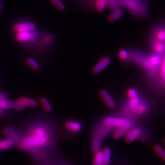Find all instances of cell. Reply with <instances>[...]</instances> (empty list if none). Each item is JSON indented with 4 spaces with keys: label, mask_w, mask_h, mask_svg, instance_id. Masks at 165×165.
<instances>
[{
    "label": "cell",
    "mask_w": 165,
    "mask_h": 165,
    "mask_svg": "<svg viewBox=\"0 0 165 165\" xmlns=\"http://www.w3.org/2000/svg\"><path fill=\"white\" fill-rule=\"evenodd\" d=\"M25 63L28 66L34 71H39L41 69L40 64L37 61L31 57H28L25 59Z\"/></svg>",
    "instance_id": "obj_12"
},
{
    "label": "cell",
    "mask_w": 165,
    "mask_h": 165,
    "mask_svg": "<svg viewBox=\"0 0 165 165\" xmlns=\"http://www.w3.org/2000/svg\"><path fill=\"white\" fill-rule=\"evenodd\" d=\"M118 56H119V58L125 61V60H126L128 58V52L125 50H121L119 52Z\"/></svg>",
    "instance_id": "obj_29"
},
{
    "label": "cell",
    "mask_w": 165,
    "mask_h": 165,
    "mask_svg": "<svg viewBox=\"0 0 165 165\" xmlns=\"http://www.w3.org/2000/svg\"><path fill=\"white\" fill-rule=\"evenodd\" d=\"M56 42V37L51 32L42 31L41 34L36 43L28 50L34 53L45 55L50 52L54 47Z\"/></svg>",
    "instance_id": "obj_1"
},
{
    "label": "cell",
    "mask_w": 165,
    "mask_h": 165,
    "mask_svg": "<svg viewBox=\"0 0 165 165\" xmlns=\"http://www.w3.org/2000/svg\"><path fill=\"white\" fill-rule=\"evenodd\" d=\"M102 153L98 151L95 153V155L93 159V165H102Z\"/></svg>",
    "instance_id": "obj_20"
},
{
    "label": "cell",
    "mask_w": 165,
    "mask_h": 165,
    "mask_svg": "<svg viewBox=\"0 0 165 165\" xmlns=\"http://www.w3.org/2000/svg\"><path fill=\"white\" fill-rule=\"evenodd\" d=\"M139 103H140V100L138 98V97H137L135 98L130 99L128 103V106L131 110H135L139 105Z\"/></svg>",
    "instance_id": "obj_23"
},
{
    "label": "cell",
    "mask_w": 165,
    "mask_h": 165,
    "mask_svg": "<svg viewBox=\"0 0 165 165\" xmlns=\"http://www.w3.org/2000/svg\"><path fill=\"white\" fill-rule=\"evenodd\" d=\"M111 63V59L109 57H105L102 58L92 69V72L94 74H98L103 70L108 67Z\"/></svg>",
    "instance_id": "obj_9"
},
{
    "label": "cell",
    "mask_w": 165,
    "mask_h": 165,
    "mask_svg": "<svg viewBox=\"0 0 165 165\" xmlns=\"http://www.w3.org/2000/svg\"><path fill=\"white\" fill-rule=\"evenodd\" d=\"M40 103L42 107L47 112H51L53 110L52 106L50 102L46 97H41L40 98Z\"/></svg>",
    "instance_id": "obj_16"
},
{
    "label": "cell",
    "mask_w": 165,
    "mask_h": 165,
    "mask_svg": "<svg viewBox=\"0 0 165 165\" xmlns=\"http://www.w3.org/2000/svg\"><path fill=\"white\" fill-rule=\"evenodd\" d=\"M15 146L14 142L10 139H6L4 140H0V151L10 149Z\"/></svg>",
    "instance_id": "obj_17"
},
{
    "label": "cell",
    "mask_w": 165,
    "mask_h": 165,
    "mask_svg": "<svg viewBox=\"0 0 165 165\" xmlns=\"http://www.w3.org/2000/svg\"><path fill=\"white\" fill-rule=\"evenodd\" d=\"M106 7V0H96V9L98 12H102Z\"/></svg>",
    "instance_id": "obj_21"
},
{
    "label": "cell",
    "mask_w": 165,
    "mask_h": 165,
    "mask_svg": "<svg viewBox=\"0 0 165 165\" xmlns=\"http://www.w3.org/2000/svg\"><path fill=\"white\" fill-rule=\"evenodd\" d=\"M157 38L160 41H165V29H160L157 32Z\"/></svg>",
    "instance_id": "obj_27"
},
{
    "label": "cell",
    "mask_w": 165,
    "mask_h": 165,
    "mask_svg": "<svg viewBox=\"0 0 165 165\" xmlns=\"http://www.w3.org/2000/svg\"><path fill=\"white\" fill-rule=\"evenodd\" d=\"M142 133V130L140 128H133L130 129L125 135V139L127 143H132L135 141Z\"/></svg>",
    "instance_id": "obj_7"
},
{
    "label": "cell",
    "mask_w": 165,
    "mask_h": 165,
    "mask_svg": "<svg viewBox=\"0 0 165 165\" xmlns=\"http://www.w3.org/2000/svg\"><path fill=\"white\" fill-rule=\"evenodd\" d=\"M165 45L163 42H157L154 45V50L157 53H162L165 50Z\"/></svg>",
    "instance_id": "obj_25"
},
{
    "label": "cell",
    "mask_w": 165,
    "mask_h": 165,
    "mask_svg": "<svg viewBox=\"0 0 165 165\" xmlns=\"http://www.w3.org/2000/svg\"><path fill=\"white\" fill-rule=\"evenodd\" d=\"M14 32L30 31L36 29L38 28L34 22L27 18H21L13 23L12 26Z\"/></svg>",
    "instance_id": "obj_5"
},
{
    "label": "cell",
    "mask_w": 165,
    "mask_h": 165,
    "mask_svg": "<svg viewBox=\"0 0 165 165\" xmlns=\"http://www.w3.org/2000/svg\"><path fill=\"white\" fill-rule=\"evenodd\" d=\"M42 31L37 28L34 31L14 32V39L18 44L28 49L38 41Z\"/></svg>",
    "instance_id": "obj_2"
},
{
    "label": "cell",
    "mask_w": 165,
    "mask_h": 165,
    "mask_svg": "<svg viewBox=\"0 0 165 165\" xmlns=\"http://www.w3.org/2000/svg\"><path fill=\"white\" fill-rule=\"evenodd\" d=\"M124 12L122 10H121L120 8L113 11V12L110 14L108 17V20L109 22H114L120 18H121L123 16Z\"/></svg>",
    "instance_id": "obj_14"
},
{
    "label": "cell",
    "mask_w": 165,
    "mask_h": 165,
    "mask_svg": "<svg viewBox=\"0 0 165 165\" xmlns=\"http://www.w3.org/2000/svg\"><path fill=\"white\" fill-rule=\"evenodd\" d=\"M146 109H147L146 107L144 104L140 103L139 105L134 110L138 114H144L146 112Z\"/></svg>",
    "instance_id": "obj_26"
},
{
    "label": "cell",
    "mask_w": 165,
    "mask_h": 165,
    "mask_svg": "<svg viewBox=\"0 0 165 165\" xmlns=\"http://www.w3.org/2000/svg\"><path fill=\"white\" fill-rule=\"evenodd\" d=\"M64 128L72 133H79L82 130V125L80 122L75 120H68L64 123Z\"/></svg>",
    "instance_id": "obj_6"
},
{
    "label": "cell",
    "mask_w": 165,
    "mask_h": 165,
    "mask_svg": "<svg viewBox=\"0 0 165 165\" xmlns=\"http://www.w3.org/2000/svg\"><path fill=\"white\" fill-rule=\"evenodd\" d=\"M161 58L158 55H153L149 58V63L151 68L157 67L160 63Z\"/></svg>",
    "instance_id": "obj_19"
},
{
    "label": "cell",
    "mask_w": 165,
    "mask_h": 165,
    "mask_svg": "<svg viewBox=\"0 0 165 165\" xmlns=\"http://www.w3.org/2000/svg\"><path fill=\"white\" fill-rule=\"evenodd\" d=\"M163 78H164V79H165V77H163Z\"/></svg>",
    "instance_id": "obj_32"
},
{
    "label": "cell",
    "mask_w": 165,
    "mask_h": 165,
    "mask_svg": "<svg viewBox=\"0 0 165 165\" xmlns=\"http://www.w3.org/2000/svg\"><path fill=\"white\" fill-rule=\"evenodd\" d=\"M160 75L162 78H163L165 76V56L162 62V66H161V70H160Z\"/></svg>",
    "instance_id": "obj_30"
},
{
    "label": "cell",
    "mask_w": 165,
    "mask_h": 165,
    "mask_svg": "<svg viewBox=\"0 0 165 165\" xmlns=\"http://www.w3.org/2000/svg\"><path fill=\"white\" fill-rule=\"evenodd\" d=\"M50 2L59 11H64L66 8L65 4L61 0H49Z\"/></svg>",
    "instance_id": "obj_22"
},
{
    "label": "cell",
    "mask_w": 165,
    "mask_h": 165,
    "mask_svg": "<svg viewBox=\"0 0 165 165\" xmlns=\"http://www.w3.org/2000/svg\"><path fill=\"white\" fill-rule=\"evenodd\" d=\"M153 149L155 153L165 162V150L160 145L156 144L153 147Z\"/></svg>",
    "instance_id": "obj_18"
},
{
    "label": "cell",
    "mask_w": 165,
    "mask_h": 165,
    "mask_svg": "<svg viewBox=\"0 0 165 165\" xmlns=\"http://www.w3.org/2000/svg\"><path fill=\"white\" fill-rule=\"evenodd\" d=\"M100 96L109 108L113 109L116 107V103L113 100L112 98L111 97L110 94L107 90L102 89L100 91Z\"/></svg>",
    "instance_id": "obj_10"
},
{
    "label": "cell",
    "mask_w": 165,
    "mask_h": 165,
    "mask_svg": "<svg viewBox=\"0 0 165 165\" xmlns=\"http://www.w3.org/2000/svg\"><path fill=\"white\" fill-rule=\"evenodd\" d=\"M102 139L101 138L98 137L96 134L94 135L92 139V144H91V150L94 153L100 151L101 146H102Z\"/></svg>",
    "instance_id": "obj_11"
},
{
    "label": "cell",
    "mask_w": 165,
    "mask_h": 165,
    "mask_svg": "<svg viewBox=\"0 0 165 165\" xmlns=\"http://www.w3.org/2000/svg\"><path fill=\"white\" fill-rule=\"evenodd\" d=\"M2 134L6 139L12 141L15 145H18L23 137L22 130L18 129L12 125H6L2 128Z\"/></svg>",
    "instance_id": "obj_3"
},
{
    "label": "cell",
    "mask_w": 165,
    "mask_h": 165,
    "mask_svg": "<svg viewBox=\"0 0 165 165\" xmlns=\"http://www.w3.org/2000/svg\"><path fill=\"white\" fill-rule=\"evenodd\" d=\"M17 102H18L22 105L25 107H31L36 108L38 105V103L34 99L26 96H21L18 97L17 100Z\"/></svg>",
    "instance_id": "obj_8"
},
{
    "label": "cell",
    "mask_w": 165,
    "mask_h": 165,
    "mask_svg": "<svg viewBox=\"0 0 165 165\" xmlns=\"http://www.w3.org/2000/svg\"><path fill=\"white\" fill-rule=\"evenodd\" d=\"M116 128V129L115 130L112 135V137L115 139H119L123 137L130 130L129 128H123V127H119V128Z\"/></svg>",
    "instance_id": "obj_15"
},
{
    "label": "cell",
    "mask_w": 165,
    "mask_h": 165,
    "mask_svg": "<svg viewBox=\"0 0 165 165\" xmlns=\"http://www.w3.org/2000/svg\"><path fill=\"white\" fill-rule=\"evenodd\" d=\"M127 96L130 98V99L131 98H135L138 97V93L137 92V91L134 89H129L128 91H127Z\"/></svg>",
    "instance_id": "obj_28"
},
{
    "label": "cell",
    "mask_w": 165,
    "mask_h": 165,
    "mask_svg": "<svg viewBox=\"0 0 165 165\" xmlns=\"http://www.w3.org/2000/svg\"><path fill=\"white\" fill-rule=\"evenodd\" d=\"M106 7H108L112 11L120 8L119 6L115 0H106Z\"/></svg>",
    "instance_id": "obj_24"
},
{
    "label": "cell",
    "mask_w": 165,
    "mask_h": 165,
    "mask_svg": "<svg viewBox=\"0 0 165 165\" xmlns=\"http://www.w3.org/2000/svg\"><path fill=\"white\" fill-rule=\"evenodd\" d=\"M1 9H2V4H1V2L0 1V12L1 11Z\"/></svg>",
    "instance_id": "obj_31"
},
{
    "label": "cell",
    "mask_w": 165,
    "mask_h": 165,
    "mask_svg": "<svg viewBox=\"0 0 165 165\" xmlns=\"http://www.w3.org/2000/svg\"><path fill=\"white\" fill-rule=\"evenodd\" d=\"M103 124L114 128H127L131 129L133 127V122L132 121L124 118L117 117H108L103 119Z\"/></svg>",
    "instance_id": "obj_4"
},
{
    "label": "cell",
    "mask_w": 165,
    "mask_h": 165,
    "mask_svg": "<svg viewBox=\"0 0 165 165\" xmlns=\"http://www.w3.org/2000/svg\"><path fill=\"white\" fill-rule=\"evenodd\" d=\"M102 165H109L111 162V151L110 148L106 147L102 151Z\"/></svg>",
    "instance_id": "obj_13"
},
{
    "label": "cell",
    "mask_w": 165,
    "mask_h": 165,
    "mask_svg": "<svg viewBox=\"0 0 165 165\" xmlns=\"http://www.w3.org/2000/svg\"><path fill=\"white\" fill-rule=\"evenodd\" d=\"M164 141H165V140H164Z\"/></svg>",
    "instance_id": "obj_33"
}]
</instances>
